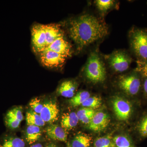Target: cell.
I'll return each mask as SVG.
<instances>
[{
  "mask_svg": "<svg viewBox=\"0 0 147 147\" xmlns=\"http://www.w3.org/2000/svg\"><path fill=\"white\" fill-rule=\"evenodd\" d=\"M142 88L145 95L147 97V78H144L142 83Z\"/></svg>",
  "mask_w": 147,
  "mask_h": 147,
  "instance_id": "1f68e13d",
  "label": "cell"
},
{
  "mask_svg": "<svg viewBox=\"0 0 147 147\" xmlns=\"http://www.w3.org/2000/svg\"><path fill=\"white\" fill-rule=\"evenodd\" d=\"M90 96V94L87 91H82L74 95L69 100V103L71 106L77 107L82 104Z\"/></svg>",
  "mask_w": 147,
  "mask_h": 147,
  "instance_id": "ffe728a7",
  "label": "cell"
},
{
  "mask_svg": "<svg viewBox=\"0 0 147 147\" xmlns=\"http://www.w3.org/2000/svg\"><path fill=\"white\" fill-rule=\"evenodd\" d=\"M30 147H42V146L41 144H37L33 145L32 146Z\"/></svg>",
  "mask_w": 147,
  "mask_h": 147,
  "instance_id": "d6a6232c",
  "label": "cell"
},
{
  "mask_svg": "<svg viewBox=\"0 0 147 147\" xmlns=\"http://www.w3.org/2000/svg\"><path fill=\"white\" fill-rule=\"evenodd\" d=\"M46 134L50 139L55 141L66 142L67 140L66 130L61 126L56 124H52L46 128Z\"/></svg>",
  "mask_w": 147,
  "mask_h": 147,
  "instance_id": "4fadbf2b",
  "label": "cell"
},
{
  "mask_svg": "<svg viewBox=\"0 0 147 147\" xmlns=\"http://www.w3.org/2000/svg\"><path fill=\"white\" fill-rule=\"evenodd\" d=\"M26 120L28 125H35L40 127L44 126L45 123L40 115L33 111L27 112Z\"/></svg>",
  "mask_w": 147,
  "mask_h": 147,
  "instance_id": "d6986e66",
  "label": "cell"
},
{
  "mask_svg": "<svg viewBox=\"0 0 147 147\" xmlns=\"http://www.w3.org/2000/svg\"><path fill=\"white\" fill-rule=\"evenodd\" d=\"M113 110L117 119L121 121H126L131 117L133 113V106L125 98L115 96L112 100Z\"/></svg>",
  "mask_w": 147,
  "mask_h": 147,
  "instance_id": "8992f818",
  "label": "cell"
},
{
  "mask_svg": "<svg viewBox=\"0 0 147 147\" xmlns=\"http://www.w3.org/2000/svg\"><path fill=\"white\" fill-rule=\"evenodd\" d=\"M41 131L39 127L28 125L26 133V139L29 144L37 142L41 136Z\"/></svg>",
  "mask_w": 147,
  "mask_h": 147,
  "instance_id": "e0dca14e",
  "label": "cell"
},
{
  "mask_svg": "<svg viewBox=\"0 0 147 147\" xmlns=\"http://www.w3.org/2000/svg\"><path fill=\"white\" fill-rule=\"evenodd\" d=\"M5 117L12 119L21 122L24 119L22 109L20 107H16L13 108L8 111Z\"/></svg>",
  "mask_w": 147,
  "mask_h": 147,
  "instance_id": "484cf974",
  "label": "cell"
},
{
  "mask_svg": "<svg viewBox=\"0 0 147 147\" xmlns=\"http://www.w3.org/2000/svg\"><path fill=\"white\" fill-rule=\"evenodd\" d=\"M110 68L118 73L126 71L132 61L130 55L126 51L117 50L109 55L104 56Z\"/></svg>",
  "mask_w": 147,
  "mask_h": 147,
  "instance_id": "5b68a950",
  "label": "cell"
},
{
  "mask_svg": "<svg viewBox=\"0 0 147 147\" xmlns=\"http://www.w3.org/2000/svg\"><path fill=\"white\" fill-rule=\"evenodd\" d=\"M59 110L57 103L53 101H48L43 104L41 113V117L45 123L53 124L58 120Z\"/></svg>",
  "mask_w": 147,
  "mask_h": 147,
  "instance_id": "30bf717a",
  "label": "cell"
},
{
  "mask_svg": "<svg viewBox=\"0 0 147 147\" xmlns=\"http://www.w3.org/2000/svg\"><path fill=\"white\" fill-rule=\"evenodd\" d=\"M43 26L46 37L47 47L56 39L64 36L63 31L59 24H47L43 25Z\"/></svg>",
  "mask_w": 147,
  "mask_h": 147,
  "instance_id": "7c38bea8",
  "label": "cell"
},
{
  "mask_svg": "<svg viewBox=\"0 0 147 147\" xmlns=\"http://www.w3.org/2000/svg\"><path fill=\"white\" fill-rule=\"evenodd\" d=\"M79 121L76 113H64L61 119V126L66 130H71L76 127Z\"/></svg>",
  "mask_w": 147,
  "mask_h": 147,
  "instance_id": "9a60e30c",
  "label": "cell"
},
{
  "mask_svg": "<svg viewBox=\"0 0 147 147\" xmlns=\"http://www.w3.org/2000/svg\"><path fill=\"white\" fill-rule=\"evenodd\" d=\"M95 113L96 112L94 111L93 112L89 113L87 115L85 116L83 118L81 119L80 120V121L82 122V123L88 125L91 121Z\"/></svg>",
  "mask_w": 147,
  "mask_h": 147,
  "instance_id": "4dcf8cb0",
  "label": "cell"
},
{
  "mask_svg": "<svg viewBox=\"0 0 147 147\" xmlns=\"http://www.w3.org/2000/svg\"><path fill=\"white\" fill-rule=\"evenodd\" d=\"M24 140L18 137H5L0 140V147H25Z\"/></svg>",
  "mask_w": 147,
  "mask_h": 147,
  "instance_id": "ac0fdd59",
  "label": "cell"
},
{
  "mask_svg": "<svg viewBox=\"0 0 147 147\" xmlns=\"http://www.w3.org/2000/svg\"><path fill=\"white\" fill-rule=\"evenodd\" d=\"M84 73L87 80L93 84L102 83L106 80L105 63L97 51L90 53L84 67Z\"/></svg>",
  "mask_w": 147,
  "mask_h": 147,
  "instance_id": "7a4b0ae2",
  "label": "cell"
},
{
  "mask_svg": "<svg viewBox=\"0 0 147 147\" xmlns=\"http://www.w3.org/2000/svg\"><path fill=\"white\" fill-rule=\"evenodd\" d=\"M48 50L54 51L67 58L71 56V46L69 42L66 40L64 36H63L56 39L53 43L47 46L43 51Z\"/></svg>",
  "mask_w": 147,
  "mask_h": 147,
  "instance_id": "8fae6325",
  "label": "cell"
},
{
  "mask_svg": "<svg viewBox=\"0 0 147 147\" xmlns=\"http://www.w3.org/2000/svg\"><path fill=\"white\" fill-rule=\"evenodd\" d=\"M113 140L115 147H135L130 139L125 135H117Z\"/></svg>",
  "mask_w": 147,
  "mask_h": 147,
  "instance_id": "603a6c76",
  "label": "cell"
},
{
  "mask_svg": "<svg viewBox=\"0 0 147 147\" xmlns=\"http://www.w3.org/2000/svg\"><path fill=\"white\" fill-rule=\"evenodd\" d=\"M94 147H115V145L113 137L108 134L96 138L94 143Z\"/></svg>",
  "mask_w": 147,
  "mask_h": 147,
  "instance_id": "44dd1931",
  "label": "cell"
},
{
  "mask_svg": "<svg viewBox=\"0 0 147 147\" xmlns=\"http://www.w3.org/2000/svg\"><path fill=\"white\" fill-rule=\"evenodd\" d=\"M94 111L93 109H90V108H81L78 111V112L76 113L77 117L79 119V121H80L81 119L84 117L85 116L87 115L89 113H92Z\"/></svg>",
  "mask_w": 147,
  "mask_h": 147,
  "instance_id": "f546056e",
  "label": "cell"
},
{
  "mask_svg": "<svg viewBox=\"0 0 147 147\" xmlns=\"http://www.w3.org/2000/svg\"><path fill=\"white\" fill-rule=\"evenodd\" d=\"M67 58L63 55L48 50L40 53V60L43 66L48 68L61 67L65 63Z\"/></svg>",
  "mask_w": 147,
  "mask_h": 147,
  "instance_id": "ba28073f",
  "label": "cell"
},
{
  "mask_svg": "<svg viewBox=\"0 0 147 147\" xmlns=\"http://www.w3.org/2000/svg\"><path fill=\"white\" fill-rule=\"evenodd\" d=\"M115 1L113 0H96L94 1L98 11L102 14L106 13L113 8Z\"/></svg>",
  "mask_w": 147,
  "mask_h": 147,
  "instance_id": "7402d4cb",
  "label": "cell"
},
{
  "mask_svg": "<svg viewBox=\"0 0 147 147\" xmlns=\"http://www.w3.org/2000/svg\"><path fill=\"white\" fill-rule=\"evenodd\" d=\"M32 45L35 53H40L46 47V37L43 24H36L31 30Z\"/></svg>",
  "mask_w": 147,
  "mask_h": 147,
  "instance_id": "52a82bcc",
  "label": "cell"
},
{
  "mask_svg": "<svg viewBox=\"0 0 147 147\" xmlns=\"http://www.w3.org/2000/svg\"><path fill=\"white\" fill-rule=\"evenodd\" d=\"M92 138L85 133H79L67 144V147H90Z\"/></svg>",
  "mask_w": 147,
  "mask_h": 147,
  "instance_id": "2e32d148",
  "label": "cell"
},
{
  "mask_svg": "<svg viewBox=\"0 0 147 147\" xmlns=\"http://www.w3.org/2000/svg\"><path fill=\"white\" fill-rule=\"evenodd\" d=\"M76 82L72 80H67L63 82L57 89V93L61 96L71 98L75 95L77 89Z\"/></svg>",
  "mask_w": 147,
  "mask_h": 147,
  "instance_id": "5bb4252c",
  "label": "cell"
},
{
  "mask_svg": "<svg viewBox=\"0 0 147 147\" xmlns=\"http://www.w3.org/2000/svg\"><path fill=\"white\" fill-rule=\"evenodd\" d=\"M67 30L77 51L81 52L105 38L108 34L109 28L101 18L86 13L70 19L67 24Z\"/></svg>",
  "mask_w": 147,
  "mask_h": 147,
  "instance_id": "6da1fadb",
  "label": "cell"
},
{
  "mask_svg": "<svg viewBox=\"0 0 147 147\" xmlns=\"http://www.w3.org/2000/svg\"><path fill=\"white\" fill-rule=\"evenodd\" d=\"M129 45L137 61L147 59V29L134 27L129 33Z\"/></svg>",
  "mask_w": 147,
  "mask_h": 147,
  "instance_id": "3957f363",
  "label": "cell"
},
{
  "mask_svg": "<svg viewBox=\"0 0 147 147\" xmlns=\"http://www.w3.org/2000/svg\"><path fill=\"white\" fill-rule=\"evenodd\" d=\"M136 129L138 134L141 137H147V113L140 119L137 124Z\"/></svg>",
  "mask_w": 147,
  "mask_h": 147,
  "instance_id": "d4e9b609",
  "label": "cell"
},
{
  "mask_svg": "<svg viewBox=\"0 0 147 147\" xmlns=\"http://www.w3.org/2000/svg\"><path fill=\"white\" fill-rule=\"evenodd\" d=\"M137 67L135 70L142 77L147 78V59L137 61Z\"/></svg>",
  "mask_w": 147,
  "mask_h": 147,
  "instance_id": "4316f807",
  "label": "cell"
},
{
  "mask_svg": "<svg viewBox=\"0 0 147 147\" xmlns=\"http://www.w3.org/2000/svg\"><path fill=\"white\" fill-rule=\"evenodd\" d=\"M5 123L6 126L11 129H15L20 125L21 122L9 118H5Z\"/></svg>",
  "mask_w": 147,
  "mask_h": 147,
  "instance_id": "f1b7e54d",
  "label": "cell"
},
{
  "mask_svg": "<svg viewBox=\"0 0 147 147\" xmlns=\"http://www.w3.org/2000/svg\"><path fill=\"white\" fill-rule=\"evenodd\" d=\"M141 76L138 72L134 70L127 75L120 76L118 86L126 94L130 96H135L139 93L142 88L143 82Z\"/></svg>",
  "mask_w": 147,
  "mask_h": 147,
  "instance_id": "277c9868",
  "label": "cell"
},
{
  "mask_svg": "<svg viewBox=\"0 0 147 147\" xmlns=\"http://www.w3.org/2000/svg\"><path fill=\"white\" fill-rule=\"evenodd\" d=\"M102 104L101 98L98 96H90L82 105L85 108L90 109H97L100 107Z\"/></svg>",
  "mask_w": 147,
  "mask_h": 147,
  "instance_id": "cb8c5ba5",
  "label": "cell"
},
{
  "mask_svg": "<svg viewBox=\"0 0 147 147\" xmlns=\"http://www.w3.org/2000/svg\"><path fill=\"white\" fill-rule=\"evenodd\" d=\"M46 147H57L56 145L54 144H50L48 145Z\"/></svg>",
  "mask_w": 147,
  "mask_h": 147,
  "instance_id": "836d02e7",
  "label": "cell"
},
{
  "mask_svg": "<svg viewBox=\"0 0 147 147\" xmlns=\"http://www.w3.org/2000/svg\"><path fill=\"white\" fill-rule=\"evenodd\" d=\"M29 105L33 111L39 115L41 113L43 107V104H42L40 99L38 98H35L32 99L29 103Z\"/></svg>",
  "mask_w": 147,
  "mask_h": 147,
  "instance_id": "83f0119b",
  "label": "cell"
},
{
  "mask_svg": "<svg viewBox=\"0 0 147 147\" xmlns=\"http://www.w3.org/2000/svg\"><path fill=\"white\" fill-rule=\"evenodd\" d=\"M110 121V117L108 114L100 111L95 113L88 125L89 129L92 131L100 132L108 127Z\"/></svg>",
  "mask_w": 147,
  "mask_h": 147,
  "instance_id": "9c48e42d",
  "label": "cell"
}]
</instances>
